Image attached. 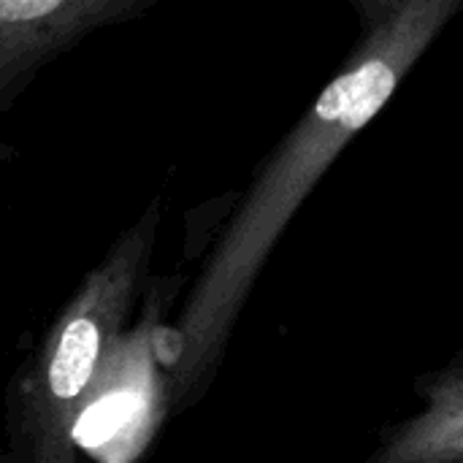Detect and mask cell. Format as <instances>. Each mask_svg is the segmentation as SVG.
<instances>
[{
	"label": "cell",
	"mask_w": 463,
	"mask_h": 463,
	"mask_svg": "<svg viewBox=\"0 0 463 463\" xmlns=\"http://www.w3.org/2000/svg\"><path fill=\"white\" fill-rule=\"evenodd\" d=\"M458 8V0H377L361 8L364 35L345 68L258 171L176 320L168 364L174 404L203 391L260 269L298 206L385 109Z\"/></svg>",
	"instance_id": "6da1fadb"
},
{
	"label": "cell",
	"mask_w": 463,
	"mask_h": 463,
	"mask_svg": "<svg viewBox=\"0 0 463 463\" xmlns=\"http://www.w3.org/2000/svg\"><path fill=\"white\" fill-rule=\"evenodd\" d=\"M157 209L152 206L84 277L46 331L11 393V442L19 463H76L73 426L144 282Z\"/></svg>",
	"instance_id": "7a4b0ae2"
},
{
	"label": "cell",
	"mask_w": 463,
	"mask_h": 463,
	"mask_svg": "<svg viewBox=\"0 0 463 463\" xmlns=\"http://www.w3.org/2000/svg\"><path fill=\"white\" fill-rule=\"evenodd\" d=\"M141 0H0V98L90 33L133 19Z\"/></svg>",
	"instance_id": "3957f363"
},
{
	"label": "cell",
	"mask_w": 463,
	"mask_h": 463,
	"mask_svg": "<svg viewBox=\"0 0 463 463\" xmlns=\"http://www.w3.org/2000/svg\"><path fill=\"white\" fill-rule=\"evenodd\" d=\"M157 402L149 342L144 331H136L119 339L92 383L73 426V445L100 453L119 450V458H128L141 445L136 434L144 431L146 418L155 420Z\"/></svg>",
	"instance_id": "277c9868"
},
{
	"label": "cell",
	"mask_w": 463,
	"mask_h": 463,
	"mask_svg": "<svg viewBox=\"0 0 463 463\" xmlns=\"http://www.w3.org/2000/svg\"><path fill=\"white\" fill-rule=\"evenodd\" d=\"M426 410L385 437L366 463H461L463 458V374L448 369L426 391Z\"/></svg>",
	"instance_id": "5b68a950"
}]
</instances>
